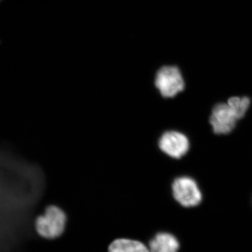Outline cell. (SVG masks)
Listing matches in <instances>:
<instances>
[{
    "mask_svg": "<svg viewBox=\"0 0 252 252\" xmlns=\"http://www.w3.org/2000/svg\"><path fill=\"white\" fill-rule=\"evenodd\" d=\"M154 86L165 99H172L182 94L187 88L183 71L177 64H164L157 69L154 79Z\"/></svg>",
    "mask_w": 252,
    "mask_h": 252,
    "instance_id": "cell-1",
    "label": "cell"
},
{
    "mask_svg": "<svg viewBox=\"0 0 252 252\" xmlns=\"http://www.w3.org/2000/svg\"><path fill=\"white\" fill-rule=\"evenodd\" d=\"M158 147L166 157L181 160L190 152L191 142L185 132L178 130H168L162 132L159 137Z\"/></svg>",
    "mask_w": 252,
    "mask_h": 252,
    "instance_id": "cell-5",
    "label": "cell"
},
{
    "mask_svg": "<svg viewBox=\"0 0 252 252\" xmlns=\"http://www.w3.org/2000/svg\"><path fill=\"white\" fill-rule=\"evenodd\" d=\"M148 248L150 252H179L180 243L175 235L160 232L149 242Z\"/></svg>",
    "mask_w": 252,
    "mask_h": 252,
    "instance_id": "cell-6",
    "label": "cell"
},
{
    "mask_svg": "<svg viewBox=\"0 0 252 252\" xmlns=\"http://www.w3.org/2000/svg\"><path fill=\"white\" fill-rule=\"evenodd\" d=\"M67 217L61 207L49 205L44 215L38 217L35 222L38 234L46 239H54L61 236L65 228Z\"/></svg>",
    "mask_w": 252,
    "mask_h": 252,
    "instance_id": "cell-4",
    "label": "cell"
},
{
    "mask_svg": "<svg viewBox=\"0 0 252 252\" xmlns=\"http://www.w3.org/2000/svg\"><path fill=\"white\" fill-rule=\"evenodd\" d=\"M208 122L215 135L226 136L234 132L240 120L226 101H221L212 107Z\"/></svg>",
    "mask_w": 252,
    "mask_h": 252,
    "instance_id": "cell-3",
    "label": "cell"
},
{
    "mask_svg": "<svg viewBox=\"0 0 252 252\" xmlns=\"http://www.w3.org/2000/svg\"><path fill=\"white\" fill-rule=\"evenodd\" d=\"M225 101L234 111L240 122L247 117L251 109L252 100L248 95L230 96Z\"/></svg>",
    "mask_w": 252,
    "mask_h": 252,
    "instance_id": "cell-8",
    "label": "cell"
},
{
    "mask_svg": "<svg viewBox=\"0 0 252 252\" xmlns=\"http://www.w3.org/2000/svg\"><path fill=\"white\" fill-rule=\"evenodd\" d=\"M109 252H150L148 247L137 240L117 239L109 246Z\"/></svg>",
    "mask_w": 252,
    "mask_h": 252,
    "instance_id": "cell-7",
    "label": "cell"
},
{
    "mask_svg": "<svg viewBox=\"0 0 252 252\" xmlns=\"http://www.w3.org/2000/svg\"><path fill=\"white\" fill-rule=\"evenodd\" d=\"M171 195L176 203L184 208H195L203 201L201 187L196 179L190 175H180L174 179L171 184Z\"/></svg>",
    "mask_w": 252,
    "mask_h": 252,
    "instance_id": "cell-2",
    "label": "cell"
}]
</instances>
